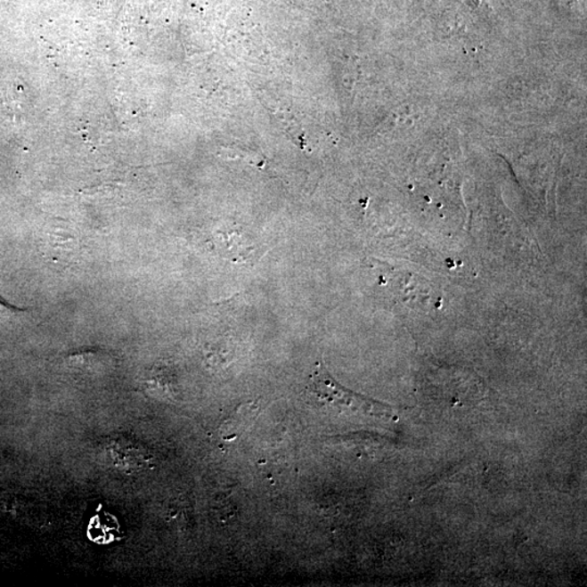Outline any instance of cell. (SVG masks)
Masks as SVG:
<instances>
[{"label": "cell", "instance_id": "obj_2", "mask_svg": "<svg viewBox=\"0 0 587 587\" xmlns=\"http://www.w3.org/2000/svg\"><path fill=\"white\" fill-rule=\"evenodd\" d=\"M222 240L226 241V255L230 253L232 248L235 249V260L249 259L251 254L255 253V248L250 241L245 238L243 233L238 231L222 232Z\"/></svg>", "mask_w": 587, "mask_h": 587}, {"label": "cell", "instance_id": "obj_3", "mask_svg": "<svg viewBox=\"0 0 587 587\" xmlns=\"http://www.w3.org/2000/svg\"><path fill=\"white\" fill-rule=\"evenodd\" d=\"M24 312L23 309L14 307V306L10 305L6 300L0 298V314H21Z\"/></svg>", "mask_w": 587, "mask_h": 587}, {"label": "cell", "instance_id": "obj_1", "mask_svg": "<svg viewBox=\"0 0 587 587\" xmlns=\"http://www.w3.org/2000/svg\"><path fill=\"white\" fill-rule=\"evenodd\" d=\"M308 394L320 407L335 409L338 412L350 411L371 414V416L391 417L382 404L367 401L340 387L330 378L322 363H318L310 376Z\"/></svg>", "mask_w": 587, "mask_h": 587}]
</instances>
